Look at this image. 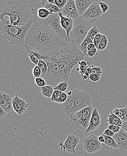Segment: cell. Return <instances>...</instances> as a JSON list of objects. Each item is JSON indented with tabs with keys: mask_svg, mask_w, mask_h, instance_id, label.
Segmentation results:
<instances>
[{
	"mask_svg": "<svg viewBox=\"0 0 127 156\" xmlns=\"http://www.w3.org/2000/svg\"><path fill=\"white\" fill-rule=\"evenodd\" d=\"M70 44L41 21L35 20L26 35L23 48L35 51H52Z\"/></svg>",
	"mask_w": 127,
	"mask_h": 156,
	"instance_id": "cell-1",
	"label": "cell"
},
{
	"mask_svg": "<svg viewBox=\"0 0 127 156\" xmlns=\"http://www.w3.org/2000/svg\"><path fill=\"white\" fill-rule=\"evenodd\" d=\"M53 52L65 82H68L73 68L86 56L81 51L79 45L72 43Z\"/></svg>",
	"mask_w": 127,
	"mask_h": 156,
	"instance_id": "cell-2",
	"label": "cell"
},
{
	"mask_svg": "<svg viewBox=\"0 0 127 156\" xmlns=\"http://www.w3.org/2000/svg\"><path fill=\"white\" fill-rule=\"evenodd\" d=\"M36 20V18L33 17L28 23L22 26L11 25L10 20L7 19L1 20L0 29L2 33V37L8 40L11 45L24 47L26 35Z\"/></svg>",
	"mask_w": 127,
	"mask_h": 156,
	"instance_id": "cell-3",
	"label": "cell"
},
{
	"mask_svg": "<svg viewBox=\"0 0 127 156\" xmlns=\"http://www.w3.org/2000/svg\"><path fill=\"white\" fill-rule=\"evenodd\" d=\"M5 16L9 17L10 23L14 26L24 25L33 17L26 5L12 1H8L7 5L0 11L1 20H4Z\"/></svg>",
	"mask_w": 127,
	"mask_h": 156,
	"instance_id": "cell-4",
	"label": "cell"
},
{
	"mask_svg": "<svg viewBox=\"0 0 127 156\" xmlns=\"http://www.w3.org/2000/svg\"><path fill=\"white\" fill-rule=\"evenodd\" d=\"M37 51L41 55V59L46 62L48 65V74L43 78L46 80L47 85H51L53 87L58 85L60 83L65 82L53 51Z\"/></svg>",
	"mask_w": 127,
	"mask_h": 156,
	"instance_id": "cell-5",
	"label": "cell"
},
{
	"mask_svg": "<svg viewBox=\"0 0 127 156\" xmlns=\"http://www.w3.org/2000/svg\"><path fill=\"white\" fill-rule=\"evenodd\" d=\"M92 23L81 16L74 20L73 29L69 35L71 43L78 45H80L92 28Z\"/></svg>",
	"mask_w": 127,
	"mask_h": 156,
	"instance_id": "cell-6",
	"label": "cell"
},
{
	"mask_svg": "<svg viewBox=\"0 0 127 156\" xmlns=\"http://www.w3.org/2000/svg\"><path fill=\"white\" fill-rule=\"evenodd\" d=\"M94 109L91 105L71 115L70 116L71 124L76 128L85 132L89 126Z\"/></svg>",
	"mask_w": 127,
	"mask_h": 156,
	"instance_id": "cell-7",
	"label": "cell"
},
{
	"mask_svg": "<svg viewBox=\"0 0 127 156\" xmlns=\"http://www.w3.org/2000/svg\"><path fill=\"white\" fill-rule=\"evenodd\" d=\"M36 20L41 21L48 29L65 39L69 44L71 43L68 37L66 32L61 25V18L58 13H53L44 19L37 18Z\"/></svg>",
	"mask_w": 127,
	"mask_h": 156,
	"instance_id": "cell-8",
	"label": "cell"
},
{
	"mask_svg": "<svg viewBox=\"0 0 127 156\" xmlns=\"http://www.w3.org/2000/svg\"><path fill=\"white\" fill-rule=\"evenodd\" d=\"M71 96L76 106L77 112L92 105L91 98L86 92L74 89L72 91Z\"/></svg>",
	"mask_w": 127,
	"mask_h": 156,
	"instance_id": "cell-9",
	"label": "cell"
},
{
	"mask_svg": "<svg viewBox=\"0 0 127 156\" xmlns=\"http://www.w3.org/2000/svg\"><path fill=\"white\" fill-rule=\"evenodd\" d=\"M83 146L85 152L92 154L101 149L102 144L98 140V137L96 134H91L83 140Z\"/></svg>",
	"mask_w": 127,
	"mask_h": 156,
	"instance_id": "cell-10",
	"label": "cell"
},
{
	"mask_svg": "<svg viewBox=\"0 0 127 156\" xmlns=\"http://www.w3.org/2000/svg\"><path fill=\"white\" fill-rule=\"evenodd\" d=\"M103 14L98 2H93L81 16L82 18L91 22L92 23L95 22Z\"/></svg>",
	"mask_w": 127,
	"mask_h": 156,
	"instance_id": "cell-11",
	"label": "cell"
},
{
	"mask_svg": "<svg viewBox=\"0 0 127 156\" xmlns=\"http://www.w3.org/2000/svg\"><path fill=\"white\" fill-rule=\"evenodd\" d=\"M63 16L68 17L72 19H77L80 16L78 13L75 1L73 0H68L62 11Z\"/></svg>",
	"mask_w": 127,
	"mask_h": 156,
	"instance_id": "cell-12",
	"label": "cell"
},
{
	"mask_svg": "<svg viewBox=\"0 0 127 156\" xmlns=\"http://www.w3.org/2000/svg\"><path fill=\"white\" fill-rule=\"evenodd\" d=\"M31 13L33 17L40 19H44L48 18L53 13L50 12L48 9L43 7L42 2L34 4L31 6Z\"/></svg>",
	"mask_w": 127,
	"mask_h": 156,
	"instance_id": "cell-13",
	"label": "cell"
},
{
	"mask_svg": "<svg viewBox=\"0 0 127 156\" xmlns=\"http://www.w3.org/2000/svg\"><path fill=\"white\" fill-rule=\"evenodd\" d=\"M101 116L97 108H94L92 113L89 126L85 131L86 134H88L100 127L101 125Z\"/></svg>",
	"mask_w": 127,
	"mask_h": 156,
	"instance_id": "cell-14",
	"label": "cell"
},
{
	"mask_svg": "<svg viewBox=\"0 0 127 156\" xmlns=\"http://www.w3.org/2000/svg\"><path fill=\"white\" fill-rule=\"evenodd\" d=\"M13 98L11 95L4 92H0V106L7 113L14 111Z\"/></svg>",
	"mask_w": 127,
	"mask_h": 156,
	"instance_id": "cell-15",
	"label": "cell"
},
{
	"mask_svg": "<svg viewBox=\"0 0 127 156\" xmlns=\"http://www.w3.org/2000/svg\"><path fill=\"white\" fill-rule=\"evenodd\" d=\"M13 107L14 111L19 115H22L27 111L29 104L23 99H22L18 95L13 98Z\"/></svg>",
	"mask_w": 127,
	"mask_h": 156,
	"instance_id": "cell-16",
	"label": "cell"
},
{
	"mask_svg": "<svg viewBox=\"0 0 127 156\" xmlns=\"http://www.w3.org/2000/svg\"><path fill=\"white\" fill-rule=\"evenodd\" d=\"M113 138L121 151L127 150V132L121 128L119 132L115 133Z\"/></svg>",
	"mask_w": 127,
	"mask_h": 156,
	"instance_id": "cell-17",
	"label": "cell"
},
{
	"mask_svg": "<svg viewBox=\"0 0 127 156\" xmlns=\"http://www.w3.org/2000/svg\"><path fill=\"white\" fill-rule=\"evenodd\" d=\"M79 141V138L78 136L74 134H69L64 143V145L66 147V152L70 154H75V148Z\"/></svg>",
	"mask_w": 127,
	"mask_h": 156,
	"instance_id": "cell-18",
	"label": "cell"
},
{
	"mask_svg": "<svg viewBox=\"0 0 127 156\" xmlns=\"http://www.w3.org/2000/svg\"><path fill=\"white\" fill-rule=\"evenodd\" d=\"M62 110L68 116H70L71 115L76 112V107L72 96H68L67 99L62 104Z\"/></svg>",
	"mask_w": 127,
	"mask_h": 156,
	"instance_id": "cell-19",
	"label": "cell"
},
{
	"mask_svg": "<svg viewBox=\"0 0 127 156\" xmlns=\"http://www.w3.org/2000/svg\"><path fill=\"white\" fill-rule=\"evenodd\" d=\"M58 14L61 18V25L64 30L66 32L68 37L69 39V34L73 29L74 20L68 17L63 16L62 12H58Z\"/></svg>",
	"mask_w": 127,
	"mask_h": 156,
	"instance_id": "cell-20",
	"label": "cell"
},
{
	"mask_svg": "<svg viewBox=\"0 0 127 156\" xmlns=\"http://www.w3.org/2000/svg\"><path fill=\"white\" fill-rule=\"evenodd\" d=\"M93 2L94 0H76L75 1V5L80 16L83 15Z\"/></svg>",
	"mask_w": 127,
	"mask_h": 156,
	"instance_id": "cell-21",
	"label": "cell"
},
{
	"mask_svg": "<svg viewBox=\"0 0 127 156\" xmlns=\"http://www.w3.org/2000/svg\"><path fill=\"white\" fill-rule=\"evenodd\" d=\"M102 135L105 138V141L103 143H102V146L104 148L107 150L116 149L118 148V145L112 137L107 136L104 134H102Z\"/></svg>",
	"mask_w": 127,
	"mask_h": 156,
	"instance_id": "cell-22",
	"label": "cell"
},
{
	"mask_svg": "<svg viewBox=\"0 0 127 156\" xmlns=\"http://www.w3.org/2000/svg\"><path fill=\"white\" fill-rule=\"evenodd\" d=\"M108 119L106 121L109 125H117L122 127L123 122L121 118L114 114L112 112L108 115Z\"/></svg>",
	"mask_w": 127,
	"mask_h": 156,
	"instance_id": "cell-23",
	"label": "cell"
},
{
	"mask_svg": "<svg viewBox=\"0 0 127 156\" xmlns=\"http://www.w3.org/2000/svg\"><path fill=\"white\" fill-rule=\"evenodd\" d=\"M41 2L43 7L48 9L51 13H58V12L62 11V10L59 9L55 5L48 2V0H42Z\"/></svg>",
	"mask_w": 127,
	"mask_h": 156,
	"instance_id": "cell-24",
	"label": "cell"
},
{
	"mask_svg": "<svg viewBox=\"0 0 127 156\" xmlns=\"http://www.w3.org/2000/svg\"><path fill=\"white\" fill-rule=\"evenodd\" d=\"M91 44H93V41L92 40V38L90 37L87 36L83 43L80 45H79V48L83 54L86 55V56H87V53L88 52L87 49V46Z\"/></svg>",
	"mask_w": 127,
	"mask_h": 156,
	"instance_id": "cell-25",
	"label": "cell"
},
{
	"mask_svg": "<svg viewBox=\"0 0 127 156\" xmlns=\"http://www.w3.org/2000/svg\"><path fill=\"white\" fill-rule=\"evenodd\" d=\"M41 91L44 97L51 98L52 96L54 89L53 86L47 85L41 88Z\"/></svg>",
	"mask_w": 127,
	"mask_h": 156,
	"instance_id": "cell-26",
	"label": "cell"
},
{
	"mask_svg": "<svg viewBox=\"0 0 127 156\" xmlns=\"http://www.w3.org/2000/svg\"><path fill=\"white\" fill-rule=\"evenodd\" d=\"M37 66H39L42 71L41 77L42 78L45 77L48 72V66L47 63L44 60L40 59L39 60Z\"/></svg>",
	"mask_w": 127,
	"mask_h": 156,
	"instance_id": "cell-27",
	"label": "cell"
},
{
	"mask_svg": "<svg viewBox=\"0 0 127 156\" xmlns=\"http://www.w3.org/2000/svg\"><path fill=\"white\" fill-rule=\"evenodd\" d=\"M108 44V39L106 35H101V40L100 43L98 46L97 49L100 51L104 50L107 47Z\"/></svg>",
	"mask_w": 127,
	"mask_h": 156,
	"instance_id": "cell-28",
	"label": "cell"
},
{
	"mask_svg": "<svg viewBox=\"0 0 127 156\" xmlns=\"http://www.w3.org/2000/svg\"><path fill=\"white\" fill-rule=\"evenodd\" d=\"M68 87V82H62L56 86H53L54 90H58L62 92H65Z\"/></svg>",
	"mask_w": 127,
	"mask_h": 156,
	"instance_id": "cell-29",
	"label": "cell"
},
{
	"mask_svg": "<svg viewBox=\"0 0 127 156\" xmlns=\"http://www.w3.org/2000/svg\"><path fill=\"white\" fill-rule=\"evenodd\" d=\"M99 33H100L99 29L97 26H94L93 28H91V30L88 32L87 36L90 37L92 38V40L93 41L96 35H97Z\"/></svg>",
	"mask_w": 127,
	"mask_h": 156,
	"instance_id": "cell-30",
	"label": "cell"
},
{
	"mask_svg": "<svg viewBox=\"0 0 127 156\" xmlns=\"http://www.w3.org/2000/svg\"><path fill=\"white\" fill-rule=\"evenodd\" d=\"M63 92L62 91H58V90H54L51 98L50 101L54 102H56L59 98H60L61 96L62 95Z\"/></svg>",
	"mask_w": 127,
	"mask_h": 156,
	"instance_id": "cell-31",
	"label": "cell"
},
{
	"mask_svg": "<svg viewBox=\"0 0 127 156\" xmlns=\"http://www.w3.org/2000/svg\"><path fill=\"white\" fill-rule=\"evenodd\" d=\"M68 0H55L54 4L56 5L59 9L62 10L66 4L67 3Z\"/></svg>",
	"mask_w": 127,
	"mask_h": 156,
	"instance_id": "cell-32",
	"label": "cell"
},
{
	"mask_svg": "<svg viewBox=\"0 0 127 156\" xmlns=\"http://www.w3.org/2000/svg\"><path fill=\"white\" fill-rule=\"evenodd\" d=\"M35 82L37 85L40 87L47 85L46 80L42 77L35 78Z\"/></svg>",
	"mask_w": 127,
	"mask_h": 156,
	"instance_id": "cell-33",
	"label": "cell"
},
{
	"mask_svg": "<svg viewBox=\"0 0 127 156\" xmlns=\"http://www.w3.org/2000/svg\"><path fill=\"white\" fill-rule=\"evenodd\" d=\"M33 74L35 78L41 77L42 71L38 66H36L33 69Z\"/></svg>",
	"mask_w": 127,
	"mask_h": 156,
	"instance_id": "cell-34",
	"label": "cell"
},
{
	"mask_svg": "<svg viewBox=\"0 0 127 156\" xmlns=\"http://www.w3.org/2000/svg\"><path fill=\"white\" fill-rule=\"evenodd\" d=\"M101 77V75L99 74L92 73L89 76V79L92 81L97 82L100 80Z\"/></svg>",
	"mask_w": 127,
	"mask_h": 156,
	"instance_id": "cell-35",
	"label": "cell"
},
{
	"mask_svg": "<svg viewBox=\"0 0 127 156\" xmlns=\"http://www.w3.org/2000/svg\"><path fill=\"white\" fill-rule=\"evenodd\" d=\"M122 110V115L120 118L123 121V122L127 121V107H124L121 108Z\"/></svg>",
	"mask_w": 127,
	"mask_h": 156,
	"instance_id": "cell-36",
	"label": "cell"
},
{
	"mask_svg": "<svg viewBox=\"0 0 127 156\" xmlns=\"http://www.w3.org/2000/svg\"><path fill=\"white\" fill-rule=\"evenodd\" d=\"M98 2L100 6L101 11H102L103 14H105L109 9V6L106 3L102 2V1H99Z\"/></svg>",
	"mask_w": 127,
	"mask_h": 156,
	"instance_id": "cell-37",
	"label": "cell"
},
{
	"mask_svg": "<svg viewBox=\"0 0 127 156\" xmlns=\"http://www.w3.org/2000/svg\"><path fill=\"white\" fill-rule=\"evenodd\" d=\"M101 35L102 34H101L100 33H99L97 34L96 35L94 39L93 40V44L96 46V48H97L98 46L100 43L101 41Z\"/></svg>",
	"mask_w": 127,
	"mask_h": 156,
	"instance_id": "cell-38",
	"label": "cell"
},
{
	"mask_svg": "<svg viewBox=\"0 0 127 156\" xmlns=\"http://www.w3.org/2000/svg\"><path fill=\"white\" fill-rule=\"evenodd\" d=\"M108 129L112 130L115 133H117L119 132V130L121 129V127L117 126V125H109L108 127Z\"/></svg>",
	"mask_w": 127,
	"mask_h": 156,
	"instance_id": "cell-39",
	"label": "cell"
},
{
	"mask_svg": "<svg viewBox=\"0 0 127 156\" xmlns=\"http://www.w3.org/2000/svg\"><path fill=\"white\" fill-rule=\"evenodd\" d=\"M68 97V95L67 94H66L65 92H63L62 95L61 96L60 98H59L56 103H59V104L62 103V104L67 99Z\"/></svg>",
	"mask_w": 127,
	"mask_h": 156,
	"instance_id": "cell-40",
	"label": "cell"
},
{
	"mask_svg": "<svg viewBox=\"0 0 127 156\" xmlns=\"http://www.w3.org/2000/svg\"><path fill=\"white\" fill-rule=\"evenodd\" d=\"M28 56L29 58L30 59L31 61L36 66H37L38 65V62H39V60L37 59L35 56H34L33 54L32 53H30V52H28Z\"/></svg>",
	"mask_w": 127,
	"mask_h": 156,
	"instance_id": "cell-41",
	"label": "cell"
},
{
	"mask_svg": "<svg viewBox=\"0 0 127 156\" xmlns=\"http://www.w3.org/2000/svg\"><path fill=\"white\" fill-rule=\"evenodd\" d=\"M92 69V73H94V74H98L101 75L102 74V69L100 67H95L94 66H91Z\"/></svg>",
	"mask_w": 127,
	"mask_h": 156,
	"instance_id": "cell-42",
	"label": "cell"
},
{
	"mask_svg": "<svg viewBox=\"0 0 127 156\" xmlns=\"http://www.w3.org/2000/svg\"><path fill=\"white\" fill-rule=\"evenodd\" d=\"M26 50H27L28 52H30V53H32L34 56H35L37 59H39V60L41 59V55H40V53H39L38 51H35L31 50L30 49Z\"/></svg>",
	"mask_w": 127,
	"mask_h": 156,
	"instance_id": "cell-43",
	"label": "cell"
},
{
	"mask_svg": "<svg viewBox=\"0 0 127 156\" xmlns=\"http://www.w3.org/2000/svg\"><path fill=\"white\" fill-rule=\"evenodd\" d=\"M97 48L93 49L92 50L88 51V52L87 53V56H89L90 57H92L94 56L95 55H97Z\"/></svg>",
	"mask_w": 127,
	"mask_h": 156,
	"instance_id": "cell-44",
	"label": "cell"
},
{
	"mask_svg": "<svg viewBox=\"0 0 127 156\" xmlns=\"http://www.w3.org/2000/svg\"><path fill=\"white\" fill-rule=\"evenodd\" d=\"M113 113L115 114L117 116H118L120 118V116L122 115V110L121 108H115L112 111Z\"/></svg>",
	"mask_w": 127,
	"mask_h": 156,
	"instance_id": "cell-45",
	"label": "cell"
},
{
	"mask_svg": "<svg viewBox=\"0 0 127 156\" xmlns=\"http://www.w3.org/2000/svg\"><path fill=\"white\" fill-rule=\"evenodd\" d=\"M105 135H107L108 136H111V137H113L115 133L114 132H113L112 130H110L109 129L107 128V129L104 131V133H103Z\"/></svg>",
	"mask_w": 127,
	"mask_h": 156,
	"instance_id": "cell-46",
	"label": "cell"
},
{
	"mask_svg": "<svg viewBox=\"0 0 127 156\" xmlns=\"http://www.w3.org/2000/svg\"><path fill=\"white\" fill-rule=\"evenodd\" d=\"M6 114H7V113L2 108V107L0 106V118L1 119L5 118V116H6Z\"/></svg>",
	"mask_w": 127,
	"mask_h": 156,
	"instance_id": "cell-47",
	"label": "cell"
},
{
	"mask_svg": "<svg viewBox=\"0 0 127 156\" xmlns=\"http://www.w3.org/2000/svg\"><path fill=\"white\" fill-rule=\"evenodd\" d=\"M96 46L94 44H91L88 45L87 47V51L92 50L93 49L96 48Z\"/></svg>",
	"mask_w": 127,
	"mask_h": 156,
	"instance_id": "cell-48",
	"label": "cell"
},
{
	"mask_svg": "<svg viewBox=\"0 0 127 156\" xmlns=\"http://www.w3.org/2000/svg\"><path fill=\"white\" fill-rule=\"evenodd\" d=\"M98 140L101 143V144L103 143L105 141V138L104 136L101 134L100 136L98 137Z\"/></svg>",
	"mask_w": 127,
	"mask_h": 156,
	"instance_id": "cell-49",
	"label": "cell"
},
{
	"mask_svg": "<svg viewBox=\"0 0 127 156\" xmlns=\"http://www.w3.org/2000/svg\"><path fill=\"white\" fill-rule=\"evenodd\" d=\"M121 128L127 132V121L123 122Z\"/></svg>",
	"mask_w": 127,
	"mask_h": 156,
	"instance_id": "cell-50",
	"label": "cell"
},
{
	"mask_svg": "<svg viewBox=\"0 0 127 156\" xmlns=\"http://www.w3.org/2000/svg\"><path fill=\"white\" fill-rule=\"evenodd\" d=\"M82 78L83 80H87V79H89V77L88 76H86V75H84V76L82 77Z\"/></svg>",
	"mask_w": 127,
	"mask_h": 156,
	"instance_id": "cell-51",
	"label": "cell"
},
{
	"mask_svg": "<svg viewBox=\"0 0 127 156\" xmlns=\"http://www.w3.org/2000/svg\"><path fill=\"white\" fill-rule=\"evenodd\" d=\"M48 2L50 3L53 4L55 2V0H48Z\"/></svg>",
	"mask_w": 127,
	"mask_h": 156,
	"instance_id": "cell-52",
	"label": "cell"
},
{
	"mask_svg": "<svg viewBox=\"0 0 127 156\" xmlns=\"http://www.w3.org/2000/svg\"><path fill=\"white\" fill-rule=\"evenodd\" d=\"M72 91H69V92H68V93H67V95L68 96L71 95H72Z\"/></svg>",
	"mask_w": 127,
	"mask_h": 156,
	"instance_id": "cell-53",
	"label": "cell"
},
{
	"mask_svg": "<svg viewBox=\"0 0 127 156\" xmlns=\"http://www.w3.org/2000/svg\"><path fill=\"white\" fill-rule=\"evenodd\" d=\"M73 1H75L76 0H73Z\"/></svg>",
	"mask_w": 127,
	"mask_h": 156,
	"instance_id": "cell-54",
	"label": "cell"
}]
</instances>
